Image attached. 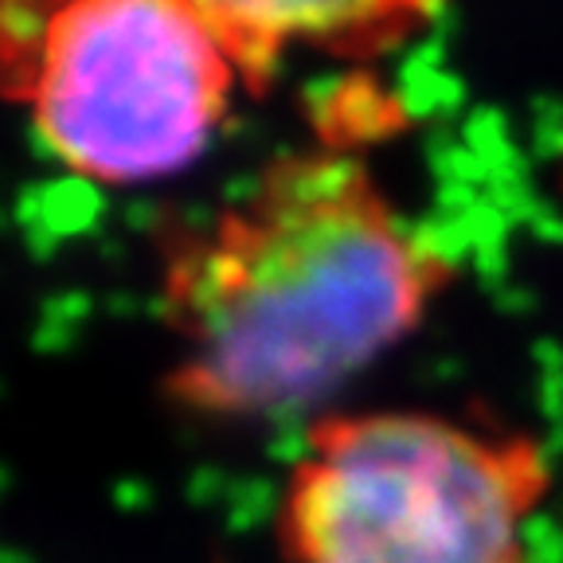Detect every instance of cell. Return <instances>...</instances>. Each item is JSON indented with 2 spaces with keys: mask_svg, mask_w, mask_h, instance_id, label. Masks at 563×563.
I'll return each mask as SVG.
<instances>
[{
  "mask_svg": "<svg viewBox=\"0 0 563 563\" xmlns=\"http://www.w3.org/2000/svg\"><path fill=\"white\" fill-rule=\"evenodd\" d=\"M450 278L446 255L356 157H278L243 200L168 251V396L223 419L313 404L415 333Z\"/></svg>",
  "mask_w": 563,
  "mask_h": 563,
  "instance_id": "cell-1",
  "label": "cell"
},
{
  "mask_svg": "<svg viewBox=\"0 0 563 563\" xmlns=\"http://www.w3.org/2000/svg\"><path fill=\"white\" fill-rule=\"evenodd\" d=\"M552 470L537 442L419 411L333 415L282 493L290 563H525Z\"/></svg>",
  "mask_w": 563,
  "mask_h": 563,
  "instance_id": "cell-2",
  "label": "cell"
},
{
  "mask_svg": "<svg viewBox=\"0 0 563 563\" xmlns=\"http://www.w3.org/2000/svg\"><path fill=\"white\" fill-rule=\"evenodd\" d=\"M243 82L188 0H55L24 95L47 150L98 185L185 168Z\"/></svg>",
  "mask_w": 563,
  "mask_h": 563,
  "instance_id": "cell-3",
  "label": "cell"
},
{
  "mask_svg": "<svg viewBox=\"0 0 563 563\" xmlns=\"http://www.w3.org/2000/svg\"><path fill=\"white\" fill-rule=\"evenodd\" d=\"M223 40L243 82H263L282 55L384 52L431 24L446 0H188Z\"/></svg>",
  "mask_w": 563,
  "mask_h": 563,
  "instance_id": "cell-4",
  "label": "cell"
},
{
  "mask_svg": "<svg viewBox=\"0 0 563 563\" xmlns=\"http://www.w3.org/2000/svg\"><path fill=\"white\" fill-rule=\"evenodd\" d=\"M55 0H0V90L24 95L32 55Z\"/></svg>",
  "mask_w": 563,
  "mask_h": 563,
  "instance_id": "cell-5",
  "label": "cell"
}]
</instances>
